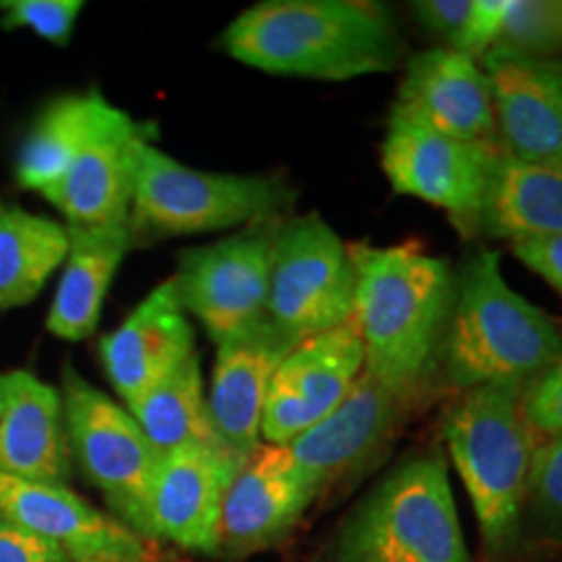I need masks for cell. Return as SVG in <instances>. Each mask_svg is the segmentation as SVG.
Returning <instances> with one entry per match:
<instances>
[{
  "label": "cell",
  "instance_id": "9a60e30c",
  "mask_svg": "<svg viewBox=\"0 0 562 562\" xmlns=\"http://www.w3.org/2000/svg\"><path fill=\"white\" fill-rule=\"evenodd\" d=\"M393 112L469 144L497 138L492 83L480 60L448 47L417 53L406 60Z\"/></svg>",
  "mask_w": 562,
  "mask_h": 562
},
{
  "label": "cell",
  "instance_id": "f546056e",
  "mask_svg": "<svg viewBox=\"0 0 562 562\" xmlns=\"http://www.w3.org/2000/svg\"><path fill=\"white\" fill-rule=\"evenodd\" d=\"M83 9L81 0H0L3 30H32L37 37L66 47Z\"/></svg>",
  "mask_w": 562,
  "mask_h": 562
},
{
  "label": "cell",
  "instance_id": "8992f818",
  "mask_svg": "<svg viewBox=\"0 0 562 562\" xmlns=\"http://www.w3.org/2000/svg\"><path fill=\"white\" fill-rule=\"evenodd\" d=\"M294 191L277 175H224L186 167L151 140L140 146L128 227L144 237L199 235L279 220Z\"/></svg>",
  "mask_w": 562,
  "mask_h": 562
},
{
  "label": "cell",
  "instance_id": "44dd1931",
  "mask_svg": "<svg viewBox=\"0 0 562 562\" xmlns=\"http://www.w3.org/2000/svg\"><path fill=\"white\" fill-rule=\"evenodd\" d=\"M68 227V252L55 290L47 331L63 341H83L97 331L104 297L125 261L136 235L128 224Z\"/></svg>",
  "mask_w": 562,
  "mask_h": 562
},
{
  "label": "cell",
  "instance_id": "d6986e66",
  "mask_svg": "<svg viewBox=\"0 0 562 562\" xmlns=\"http://www.w3.org/2000/svg\"><path fill=\"white\" fill-rule=\"evenodd\" d=\"M195 351V334L172 279L138 302L115 331L100 341V360L125 409L170 375Z\"/></svg>",
  "mask_w": 562,
  "mask_h": 562
},
{
  "label": "cell",
  "instance_id": "30bf717a",
  "mask_svg": "<svg viewBox=\"0 0 562 562\" xmlns=\"http://www.w3.org/2000/svg\"><path fill=\"white\" fill-rule=\"evenodd\" d=\"M497 146L469 144L391 110L381 165L393 193L448 211L472 232Z\"/></svg>",
  "mask_w": 562,
  "mask_h": 562
},
{
  "label": "cell",
  "instance_id": "d6a6232c",
  "mask_svg": "<svg viewBox=\"0 0 562 562\" xmlns=\"http://www.w3.org/2000/svg\"><path fill=\"white\" fill-rule=\"evenodd\" d=\"M0 562H70L53 544L0 521Z\"/></svg>",
  "mask_w": 562,
  "mask_h": 562
},
{
  "label": "cell",
  "instance_id": "603a6c76",
  "mask_svg": "<svg viewBox=\"0 0 562 562\" xmlns=\"http://www.w3.org/2000/svg\"><path fill=\"white\" fill-rule=\"evenodd\" d=\"M112 108L115 104L104 100L100 91L68 94L47 104L19 149L16 186L40 193L53 188L108 121Z\"/></svg>",
  "mask_w": 562,
  "mask_h": 562
},
{
  "label": "cell",
  "instance_id": "5b68a950",
  "mask_svg": "<svg viewBox=\"0 0 562 562\" xmlns=\"http://www.w3.org/2000/svg\"><path fill=\"white\" fill-rule=\"evenodd\" d=\"M334 562H474L440 453H414L372 484L336 529Z\"/></svg>",
  "mask_w": 562,
  "mask_h": 562
},
{
  "label": "cell",
  "instance_id": "6da1fadb",
  "mask_svg": "<svg viewBox=\"0 0 562 562\" xmlns=\"http://www.w3.org/2000/svg\"><path fill=\"white\" fill-rule=\"evenodd\" d=\"M357 273L351 323L364 372L406 404L417 402L440 368L453 302V271L417 243L349 245Z\"/></svg>",
  "mask_w": 562,
  "mask_h": 562
},
{
  "label": "cell",
  "instance_id": "ffe728a7",
  "mask_svg": "<svg viewBox=\"0 0 562 562\" xmlns=\"http://www.w3.org/2000/svg\"><path fill=\"white\" fill-rule=\"evenodd\" d=\"M70 472L60 393L30 370L0 372V476L68 484Z\"/></svg>",
  "mask_w": 562,
  "mask_h": 562
},
{
  "label": "cell",
  "instance_id": "ba28073f",
  "mask_svg": "<svg viewBox=\"0 0 562 562\" xmlns=\"http://www.w3.org/2000/svg\"><path fill=\"white\" fill-rule=\"evenodd\" d=\"M357 273L349 245L318 214L292 216L273 245L266 318L300 344L351 321Z\"/></svg>",
  "mask_w": 562,
  "mask_h": 562
},
{
  "label": "cell",
  "instance_id": "3957f363",
  "mask_svg": "<svg viewBox=\"0 0 562 562\" xmlns=\"http://www.w3.org/2000/svg\"><path fill=\"white\" fill-rule=\"evenodd\" d=\"M562 351L558 321L505 281L501 256L480 248L453 279L440 370L459 391L482 385L526 389Z\"/></svg>",
  "mask_w": 562,
  "mask_h": 562
},
{
  "label": "cell",
  "instance_id": "52a82bcc",
  "mask_svg": "<svg viewBox=\"0 0 562 562\" xmlns=\"http://www.w3.org/2000/svg\"><path fill=\"white\" fill-rule=\"evenodd\" d=\"M63 425L70 459L104 495L110 516L149 539V497L159 451L133 414L94 389L70 362L63 364Z\"/></svg>",
  "mask_w": 562,
  "mask_h": 562
},
{
  "label": "cell",
  "instance_id": "4316f807",
  "mask_svg": "<svg viewBox=\"0 0 562 562\" xmlns=\"http://www.w3.org/2000/svg\"><path fill=\"white\" fill-rule=\"evenodd\" d=\"M412 9L422 30L442 42L440 47L482 63L501 37L508 0H422Z\"/></svg>",
  "mask_w": 562,
  "mask_h": 562
},
{
  "label": "cell",
  "instance_id": "d4e9b609",
  "mask_svg": "<svg viewBox=\"0 0 562 562\" xmlns=\"http://www.w3.org/2000/svg\"><path fill=\"white\" fill-rule=\"evenodd\" d=\"M66 252V224L0 201V313L30 305Z\"/></svg>",
  "mask_w": 562,
  "mask_h": 562
},
{
  "label": "cell",
  "instance_id": "7402d4cb",
  "mask_svg": "<svg viewBox=\"0 0 562 562\" xmlns=\"http://www.w3.org/2000/svg\"><path fill=\"white\" fill-rule=\"evenodd\" d=\"M472 232L510 245L562 235V167L497 151Z\"/></svg>",
  "mask_w": 562,
  "mask_h": 562
},
{
  "label": "cell",
  "instance_id": "83f0119b",
  "mask_svg": "<svg viewBox=\"0 0 562 562\" xmlns=\"http://www.w3.org/2000/svg\"><path fill=\"white\" fill-rule=\"evenodd\" d=\"M490 53L562 58V0H508L501 37Z\"/></svg>",
  "mask_w": 562,
  "mask_h": 562
},
{
  "label": "cell",
  "instance_id": "e0dca14e",
  "mask_svg": "<svg viewBox=\"0 0 562 562\" xmlns=\"http://www.w3.org/2000/svg\"><path fill=\"white\" fill-rule=\"evenodd\" d=\"M146 140V131L128 112L112 108L68 172L42 195L70 227L128 224L140 146Z\"/></svg>",
  "mask_w": 562,
  "mask_h": 562
},
{
  "label": "cell",
  "instance_id": "9c48e42d",
  "mask_svg": "<svg viewBox=\"0 0 562 562\" xmlns=\"http://www.w3.org/2000/svg\"><path fill=\"white\" fill-rule=\"evenodd\" d=\"M279 220L250 224L220 243L180 252L172 277L182 311L220 344L266 318Z\"/></svg>",
  "mask_w": 562,
  "mask_h": 562
},
{
  "label": "cell",
  "instance_id": "8fae6325",
  "mask_svg": "<svg viewBox=\"0 0 562 562\" xmlns=\"http://www.w3.org/2000/svg\"><path fill=\"white\" fill-rule=\"evenodd\" d=\"M321 492V484L292 459L290 448L261 442L237 469L224 495L220 558L243 560L277 547Z\"/></svg>",
  "mask_w": 562,
  "mask_h": 562
},
{
  "label": "cell",
  "instance_id": "cb8c5ba5",
  "mask_svg": "<svg viewBox=\"0 0 562 562\" xmlns=\"http://www.w3.org/2000/svg\"><path fill=\"white\" fill-rule=\"evenodd\" d=\"M364 372V349L355 323L305 339L286 351L273 383L300 398L315 419L344 402Z\"/></svg>",
  "mask_w": 562,
  "mask_h": 562
},
{
  "label": "cell",
  "instance_id": "4dcf8cb0",
  "mask_svg": "<svg viewBox=\"0 0 562 562\" xmlns=\"http://www.w3.org/2000/svg\"><path fill=\"white\" fill-rule=\"evenodd\" d=\"M524 414L537 438L562 435V351L542 375L524 389Z\"/></svg>",
  "mask_w": 562,
  "mask_h": 562
},
{
  "label": "cell",
  "instance_id": "836d02e7",
  "mask_svg": "<svg viewBox=\"0 0 562 562\" xmlns=\"http://www.w3.org/2000/svg\"><path fill=\"white\" fill-rule=\"evenodd\" d=\"M146 562H188V560L186 558H178V554H167V552H159L157 550Z\"/></svg>",
  "mask_w": 562,
  "mask_h": 562
},
{
  "label": "cell",
  "instance_id": "7c38bea8",
  "mask_svg": "<svg viewBox=\"0 0 562 562\" xmlns=\"http://www.w3.org/2000/svg\"><path fill=\"white\" fill-rule=\"evenodd\" d=\"M0 521L53 544L70 562H146L149 539L76 495L68 484L0 476Z\"/></svg>",
  "mask_w": 562,
  "mask_h": 562
},
{
  "label": "cell",
  "instance_id": "4fadbf2b",
  "mask_svg": "<svg viewBox=\"0 0 562 562\" xmlns=\"http://www.w3.org/2000/svg\"><path fill=\"white\" fill-rule=\"evenodd\" d=\"M243 461L222 442L159 456L149 497L151 542L161 539L182 552L220 558L224 495Z\"/></svg>",
  "mask_w": 562,
  "mask_h": 562
},
{
  "label": "cell",
  "instance_id": "ac0fdd59",
  "mask_svg": "<svg viewBox=\"0 0 562 562\" xmlns=\"http://www.w3.org/2000/svg\"><path fill=\"white\" fill-rule=\"evenodd\" d=\"M292 344L269 318L216 344L209 417L216 440L243 459L261 446V417L269 389Z\"/></svg>",
  "mask_w": 562,
  "mask_h": 562
},
{
  "label": "cell",
  "instance_id": "484cf974",
  "mask_svg": "<svg viewBox=\"0 0 562 562\" xmlns=\"http://www.w3.org/2000/svg\"><path fill=\"white\" fill-rule=\"evenodd\" d=\"M128 412L159 456L188 446L220 442L211 427L199 351L146 391Z\"/></svg>",
  "mask_w": 562,
  "mask_h": 562
},
{
  "label": "cell",
  "instance_id": "5bb4252c",
  "mask_svg": "<svg viewBox=\"0 0 562 562\" xmlns=\"http://www.w3.org/2000/svg\"><path fill=\"white\" fill-rule=\"evenodd\" d=\"M492 83L497 151L533 165L562 167V58H482Z\"/></svg>",
  "mask_w": 562,
  "mask_h": 562
},
{
  "label": "cell",
  "instance_id": "1f68e13d",
  "mask_svg": "<svg viewBox=\"0 0 562 562\" xmlns=\"http://www.w3.org/2000/svg\"><path fill=\"white\" fill-rule=\"evenodd\" d=\"M510 248L513 256H516L526 269H531L537 277H542L562 297V235L513 243Z\"/></svg>",
  "mask_w": 562,
  "mask_h": 562
},
{
  "label": "cell",
  "instance_id": "f1b7e54d",
  "mask_svg": "<svg viewBox=\"0 0 562 562\" xmlns=\"http://www.w3.org/2000/svg\"><path fill=\"white\" fill-rule=\"evenodd\" d=\"M526 508L547 537H562V435L537 440Z\"/></svg>",
  "mask_w": 562,
  "mask_h": 562
},
{
  "label": "cell",
  "instance_id": "277c9868",
  "mask_svg": "<svg viewBox=\"0 0 562 562\" xmlns=\"http://www.w3.org/2000/svg\"><path fill=\"white\" fill-rule=\"evenodd\" d=\"M524 389L461 391L442 422L446 451L467 487L482 542L492 558L510 552L526 510L537 435L521 404Z\"/></svg>",
  "mask_w": 562,
  "mask_h": 562
},
{
  "label": "cell",
  "instance_id": "7a4b0ae2",
  "mask_svg": "<svg viewBox=\"0 0 562 562\" xmlns=\"http://www.w3.org/2000/svg\"><path fill=\"white\" fill-rule=\"evenodd\" d=\"M220 45L243 66L315 81L389 74L404 58L391 13L368 0H266L232 21Z\"/></svg>",
  "mask_w": 562,
  "mask_h": 562
},
{
  "label": "cell",
  "instance_id": "2e32d148",
  "mask_svg": "<svg viewBox=\"0 0 562 562\" xmlns=\"http://www.w3.org/2000/svg\"><path fill=\"white\" fill-rule=\"evenodd\" d=\"M406 406L409 404L404 398L362 372L344 402L286 448L292 459L323 490H328L381 459L391 438L402 427Z\"/></svg>",
  "mask_w": 562,
  "mask_h": 562
}]
</instances>
